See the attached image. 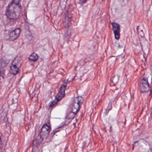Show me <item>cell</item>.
I'll list each match as a JSON object with an SVG mask.
<instances>
[{
  "instance_id": "obj_3",
  "label": "cell",
  "mask_w": 152,
  "mask_h": 152,
  "mask_svg": "<svg viewBox=\"0 0 152 152\" xmlns=\"http://www.w3.org/2000/svg\"><path fill=\"white\" fill-rule=\"evenodd\" d=\"M23 64V60L21 56H17L11 64L10 72L11 74L16 75L19 72L20 68Z\"/></svg>"
},
{
  "instance_id": "obj_4",
  "label": "cell",
  "mask_w": 152,
  "mask_h": 152,
  "mask_svg": "<svg viewBox=\"0 0 152 152\" xmlns=\"http://www.w3.org/2000/svg\"><path fill=\"white\" fill-rule=\"evenodd\" d=\"M67 82H65L62 84L61 87H60V89L57 95L55 98V99L51 102V104L50 105V107H53L56 106L59 101H61L63 98L65 96V91L67 87Z\"/></svg>"
},
{
  "instance_id": "obj_1",
  "label": "cell",
  "mask_w": 152,
  "mask_h": 152,
  "mask_svg": "<svg viewBox=\"0 0 152 152\" xmlns=\"http://www.w3.org/2000/svg\"><path fill=\"white\" fill-rule=\"evenodd\" d=\"M21 1L19 0H14L10 2L7 7L6 11V15L9 19L16 20L21 15Z\"/></svg>"
},
{
  "instance_id": "obj_7",
  "label": "cell",
  "mask_w": 152,
  "mask_h": 152,
  "mask_svg": "<svg viewBox=\"0 0 152 152\" xmlns=\"http://www.w3.org/2000/svg\"><path fill=\"white\" fill-rule=\"evenodd\" d=\"M112 28L114 34L115 38V39L119 40L120 38V35H121V26L119 24L116 23H112Z\"/></svg>"
},
{
  "instance_id": "obj_8",
  "label": "cell",
  "mask_w": 152,
  "mask_h": 152,
  "mask_svg": "<svg viewBox=\"0 0 152 152\" xmlns=\"http://www.w3.org/2000/svg\"><path fill=\"white\" fill-rule=\"evenodd\" d=\"M21 30L20 28H17L13 30L9 34V39L11 41L15 40L18 38L21 33Z\"/></svg>"
},
{
  "instance_id": "obj_5",
  "label": "cell",
  "mask_w": 152,
  "mask_h": 152,
  "mask_svg": "<svg viewBox=\"0 0 152 152\" xmlns=\"http://www.w3.org/2000/svg\"><path fill=\"white\" fill-rule=\"evenodd\" d=\"M50 131V127L49 124H44L41 129L40 136L42 139L47 138Z\"/></svg>"
},
{
  "instance_id": "obj_9",
  "label": "cell",
  "mask_w": 152,
  "mask_h": 152,
  "mask_svg": "<svg viewBox=\"0 0 152 152\" xmlns=\"http://www.w3.org/2000/svg\"><path fill=\"white\" fill-rule=\"evenodd\" d=\"M39 56L38 54L36 53H33L30 55L29 57V59L30 61H33V62H35L37 61L39 59Z\"/></svg>"
},
{
  "instance_id": "obj_6",
  "label": "cell",
  "mask_w": 152,
  "mask_h": 152,
  "mask_svg": "<svg viewBox=\"0 0 152 152\" xmlns=\"http://www.w3.org/2000/svg\"><path fill=\"white\" fill-rule=\"evenodd\" d=\"M140 88L142 92H148L150 90V87L148 81L146 78H143L140 82Z\"/></svg>"
},
{
  "instance_id": "obj_10",
  "label": "cell",
  "mask_w": 152,
  "mask_h": 152,
  "mask_svg": "<svg viewBox=\"0 0 152 152\" xmlns=\"http://www.w3.org/2000/svg\"><path fill=\"white\" fill-rule=\"evenodd\" d=\"M86 1H78V2H79V4L82 5L84 4L85 2H86Z\"/></svg>"
},
{
  "instance_id": "obj_2",
  "label": "cell",
  "mask_w": 152,
  "mask_h": 152,
  "mask_svg": "<svg viewBox=\"0 0 152 152\" xmlns=\"http://www.w3.org/2000/svg\"><path fill=\"white\" fill-rule=\"evenodd\" d=\"M83 101H84V99L83 97L81 96H79L75 98L72 105L71 111L67 115V118L68 120H72L75 117L78 111L80 110V107L83 103Z\"/></svg>"
}]
</instances>
